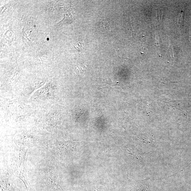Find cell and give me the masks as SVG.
<instances>
[{
  "label": "cell",
  "mask_w": 191,
  "mask_h": 191,
  "mask_svg": "<svg viewBox=\"0 0 191 191\" xmlns=\"http://www.w3.org/2000/svg\"><path fill=\"white\" fill-rule=\"evenodd\" d=\"M110 20L109 19H102L97 24L98 30L102 32L109 33H112L110 26Z\"/></svg>",
  "instance_id": "1"
},
{
  "label": "cell",
  "mask_w": 191,
  "mask_h": 191,
  "mask_svg": "<svg viewBox=\"0 0 191 191\" xmlns=\"http://www.w3.org/2000/svg\"><path fill=\"white\" fill-rule=\"evenodd\" d=\"M77 67L78 72L81 73L84 72L86 69V67L84 66V65L81 62L79 64Z\"/></svg>",
  "instance_id": "2"
},
{
  "label": "cell",
  "mask_w": 191,
  "mask_h": 191,
  "mask_svg": "<svg viewBox=\"0 0 191 191\" xmlns=\"http://www.w3.org/2000/svg\"><path fill=\"white\" fill-rule=\"evenodd\" d=\"M162 17V13L161 11H159L156 13V19L157 23H160Z\"/></svg>",
  "instance_id": "3"
},
{
  "label": "cell",
  "mask_w": 191,
  "mask_h": 191,
  "mask_svg": "<svg viewBox=\"0 0 191 191\" xmlns=\"http://www.w3.org/2000/svg\"><path fill=\"white\" fill-rule=\"evenodd\" d=\"M183 20V12H182L179 14L178 18V24L180 27Z\"/></svg>",
  "instance_id": "4"
},
{
  "label": "cell",
  "mask_w": 191,
  "mask_h": 191,
  "mask_svg": "<svg viewBox=\"0 0 191 191\" xmlns=\"http://www.w3.org/2000/svg\"><path fill=\"white\" fill-rule=\"evenodd\" d=\"M139 189L140 191H151L150 187L147 185H141Z\"/></svg>",
  "instance_id": "5"
},
{
  "label": "cell",
  "mask_w": 191,
  "mask_h": 191,
  "mask_svg": "<svg viewBox=\"0 0 191 191\" xmlns=\"http://www.w3.org/2000/svg\"><path fill=\"white\" fill-rule=\"evenodd\" d=\"M156 44L158 46H159V47L160 45H159V36H158L157 35H156Z\"/></svg>",
  "instance_id": "6"
}]
</instances>
